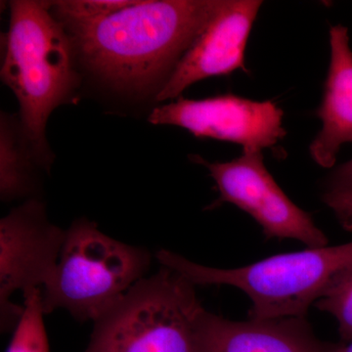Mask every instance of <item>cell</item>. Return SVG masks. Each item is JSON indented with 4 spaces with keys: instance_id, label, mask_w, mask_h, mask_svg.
I'll return each instance as SVG.
<instances>
[{
    "instance_id": "8fae6325",
    "label": "cell",
    "mask_w": 352,
    "mask_h": 352,
    "mask_svg": "<svg viewBox=\"0 0 352 352\" xmlns=\"http://www.w3.org/2000/svg\"><path fill=\"white\" fill-rule=\"evenodd\" d=\"M331 61L317 111L322 129L309 146L315 163L331 168L340 147L352 142V50L349 30L333 25L330 32Z\"/></svg>"
},
{
    "instance_id": "5b68a950",
    "label": "cell",
    "mask_w": 352,
    "mask_h": 352,
    "mask_svg": "<svg viewBox=\"0 0 352 352\" xmlns=\"http://www.w3.org/2000/svg\"><path fill=\"white\" fill-rule=\"evenodd\" d=\"M151 254L113 239L87 219L68 230L56 270L41 289L45 314L68 311L80 321H96L145 278Z\"/></svg>"
},
{
    "instance_id": "7a4b0ae2",
    "label": "cell",
    "mask_w": 352,
    "mask_h": 352,
    "mask_svg": "<svg viewBox=\"0 0 352 352\" xmlns=\"http://www.w3.org/2000/svg\"><path fill=\"white\" fill-rule=\"evenodd\" d=\"M1 80L20 104L23 138L36 164L50 170L45 138L48 118L59 106L75 103L80 80L73 38L53 15L52 1L10 3Z\"/></svg>"
},
{
    "instance_id": "30bf717a",
    "label": "cell",
    "mask_w": 352,
    "mask_h": 352,
    "mask_svg": "<svg viewBox=\"0 0 352 352\" xmlns=\"http://www.w3.org/2000/svg\"><path fill=\"white\" fill-rule=\"evenodd\" d=\"M305 318L232 321L208 312L200 352H328Z\"/></svg>"
},
{
    "instance_id": "7c38bea8",
    "label": "cell",
    "mask_w": 352,
    "mask_h": 352,
    "mask_svg": "<svg viewBox=\"0 0 352 352\" xmlns=\"http://www.w3.org/2000/svg\"><path fill=\"white\" fill-rule=\"evenodd\" d=\"M36 164L27 146L21 143L13 124L4 115L0 131V195L9 201L24 198L34 189L32 164Z\"/></svg>"
},
{
    "instance_id": "8992f818",
    "label": "cell",
    "mask_w": 352,
    "mask_h": 352,
    "mask_svg": "<svg viewBox=\"0 0 352 352\" xmlns=\"http://www.w3.org/2000/svg\"><path fill=\"white\" fill-rule=\"evenodd\" d=\"M66 237V230L51 223L41 201L30 199L0 221V326L14 330L24 305L12 302L43 289L50 281Z\"/></svg>"
},
{
    "instance_id": "e0dca14e",
    "label": "cell",
    "mask_w": 352,
    "mask_h": 352,
    "mask_svg": "<svg viewBox=\"0 0 352 352\" xmlns=\"http://www.w3.org/2000/svg\"><path fill=\"white\" fill-rule=\"evenodd\" d=\"M328 188H352V159L338 166L328 178Z\"/></svg>"
},
{
    "instance_id": "ba28073f",
    "label": "cell",
    "mask_w": 352,
    "mask_h": 352,
    "mask_svg": "<svg viewBox=\"0 0 352 352\" xmlns=\"http://www.w3.org/2000/svg\"><path fill=\"white\" fill-rule=\"evenodd\" d=\"M283 116L274 102L226 94L201 100L179 97L154 109L149 122L182 127L199 138L235 143L250 152L272 148L286 136Z\"/></svg>"
},
{
    "instance_id": "9c48e42d",
    "label": "cell",
    "mask_w": 352,
    "mask_h": 352,
    "mask_svg": "<svg viewBox=\"0 0 352 352\" xmlns=\"http://www.w3.org/2000/svg\"><path fill=\"white\" fill-rule=\"evenodd\" d=\"M263 1L220 0L201 34L157 92V101L179 98L194 83L226 76L245 66V51Z\"/></svg>"
},
{
    "instance_id": "3957f363",
    "label": "cell",
    "mask_w": 352,
    "mask_h": 352,
    "mask_svg": "<svg viewBox=\"0 0 352 352\" xmlns=\"http://www.w3.org/2000/svg\"><path fill=\"white\" fill-rule=\"evenodd\" d=\"M156 258L194 285H228L242 289L252 307L249 319L305 318L333 279L352 266V242L276 254L234 270L201 265L168 250Z\"/></svg>"
},
{
    "instance_id": "2e32d148",
    "label": "cell",
    "mask_w": 352,
    "mask_h": 352,
    "mask_svg": "<svg viewBox=\"0 0 352 352\" xmlns=\"http://www.w3.org/2000/svg\"><path fill=\"white\" fill-rule=\"evenodd\" d=\"M322 201L333 210L340 226L352 229V188L331 189L324 193Z\"/></svg>"
},
{
    "instance_id": "277c9868",
    "label": "cell",
    "mask_w": 352,
    "mask_h": 352,
    "mask_svg": "<svg viewBox=\"0 0 352 352\" xmlns=\"http://www.w3.org/2000/svg\"><path fill=\"white\" fill-rule=\"evenodd\" d=\"M195 286L162 266L94 322L83 352H200L208 311Z\"/></svg>"
},
{
    "instance_id": "9a60e30c",
    "label": "cell",
    "mask_w": 352,
    "mask_h": 352,
    "mask_svg": "<svg viewBox=\"0 0 352 352\" xmlns=\"http://www.w3.org/2000/svg\"><path fill=\"white\" fill-rule=\"evenodd\" d=\"M314 307L335 317L344 342L352 340V266L333 280Z\"/></svg>"
},
{
    "instance_id": "4fadbf2b",
    "label": "cell",
    "mask_w": 352,
    "mask_h": 352,
    "mask_svg": "<svg viewBox=\"0 0 352 352\" xmlns=\"http://www.w3.org/2000/svg\"><path fill=\"white\" fill-rule=\"evenodd\" d=\"M44 315L41 289L24 296V311L6 352H50Z\"/></svg>"
},
{
    "instance_id": "5bb4252c",
    "label": "cell",
    "mask_w": 352,
    "mask_h": 352,
    "mask_svg": "<svg viewBox=\"0 0 352 352\" xmlns=\"http://www.w3.org/2000/svg\"><path fill=\"white\" fill-rule=\"evenodd\" d=\"M136 2V0H60L52 1V13L65 28H69L97 22Z\"/></svg>"
},
{
    "instance_id": "6da1fadb",
    "label": "cell",
    "mask_w": 352,
    "mask_h": 352,
    "mask_svg": "<svg viewBox=\"0 0 352 352\" xmlns=\"http://www.w3.org/2000/svg\"><path fill=\"white\" fill-rule=\"evenodd\" d=\"M220 0H138L90 24L66 28L78 56L111 87L145 92L168 80Z\"/></svg>"
},
{
    "instance_id": "ac0fdd59",
    "label": "cell",
    "mask_w": 352,
    "mask_h": 352,
    "mask_svg": "<svg viewBox=\"0 0 352 352\" xmlns=\"http://www.w3.org/2000/svg\"><path fill=\"white\" fill-rule=\"evenodd\" d=\"M328 352H352V340L342 344H332Z\"/></svg>"
},
{
    "instance_id": "52a82bcc",
    "label": "cell",
    "mask_w": 352,
    "mask_h": 352,
    "mask_svg": "<svg viewBox=\"0 0 352 352\" xmlns=\"http://www.w3.org/2000/svg\"><path fill=\"white\" fill-rule=\"evenodd\" d=\"M194 162L207 166L219 192L212 207L232 204L263 228L267 239L300 241L308 248L328 245L327 236L311 215L293 203L266 168L263 151L243 152L226 163H208L198 156Z\"/></svg>"
}]
</instances>
